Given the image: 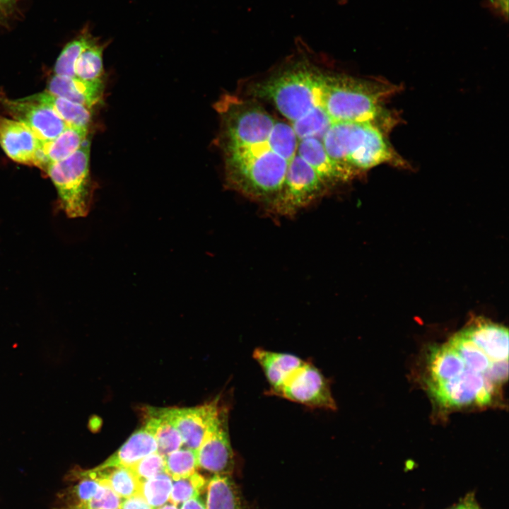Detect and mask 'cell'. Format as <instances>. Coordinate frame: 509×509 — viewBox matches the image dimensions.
<instances>
[{
	"instance_id": "cb8c5ba5",
	"label": "cell",
	"mask_w": 509,
	"mask_h": 509,
	"mask_svg": "<svg viewBox=\"0 0 509 509\" xmlns=\"http://www.w3.org/2000/svg\"><path fill=\"white\" fill-rule=\"evenodd\" d=\"M334 122L330 119L322 106L312 108L308 114L291 122L297 140L315 138L322 141V138Z\"/></svg>"
},
{
	"instance_id": "7a4b0ae2",
	"label": "cell",
	"mask_w": 509,
	"mask_h": 509,
	"mask_svg": "<svg viewBox=\"0 0 509 509\" xmlns=\"http://www.w3.org/2000/svg\"><path fill=\"white\" fill-rule=\"evenodd\" d=\"M388 134L371 122H337L327 130L322 143L329 158L353 179L380 165L409 167Z\"/></svg>"
},
{
	"instance_id": "83f0119b",
	"label": "cell",
	"mask_w": 509,
	"mask_h": 509,
	"mask_svg": "<svg viewBox=\"0 0 509 509\" xmlns=\"http://www.w3.org/2000/svg\"><path fill=\"white\" fill-rule=\"evenodd\" d=\"M172 484V478L163 472L142 482L139 493L153 508H156L169 501Z\"/></svg>"
},
{
	"instance_id": "603a6c76",
	"label": "cell",
	"mask_w": 509,
	"mask_h": 509,
	"mask_svg": "<svg viewBox=\"0 0 509 509\" xmlns=\"http://www.w3.org/2000/svg\"><path fill=\"white\" fill-rule=\"evenodd\" d=\"M103 49L96 38L83 49L75 62L76 78L88 83H103Z\"/></svg>"
},
{
	"instance_id": "44dd1931",
	"label": "cell",
	"mask_w": 509,
	"mask_h": 509,
	"mask_svg": "<svg viewBox=\"0 0 509 509\" xmlns=\"http://www.w3.org/2000/svg\"><path fill=\"white\" fill-rule=\"evenodd\" d=\"M26 98L49 107L68 126L89 128L91 109L87 107L51 94L47 90Z\"/></svg>"
},
{
	"instance_id": "5b68a950",
	"label": "cell",
	"mask_w": 509,
	"mask_h": 509,
	"mask_svg": "<svg viewBox=\"0 0 509 509\" xmlns=\"http://www.w3.org/2000/svg\"><path fill=\"white\" fill-rule=\"evenodd\" d=\"M220 115V146L223 150L268 141L276 120L253 101L225 95L215 105Z\"/></svg>"
},
{
	"instance_id": "6da1fadb",
	"label": "cell",
	"mask_w": 509,
	"mask_h": 509,
	"mask_svg": "<svg viewBox=\"0 0 509 509\" xmlns=\"http://www.w3.org/2000/svg\"><path fill=\"white\" fill-rule=\"evenodd\" d=\"M400 89L383 80L324 74L322 103L334 122H371L389 134L400 117L385 103Z\"/></svg>"
},
{
	"instance_id": "f546056e",
	"label": "cell",
	"mask_w": 509,
	"mask_h": 509,
	"mask_svg": "<svg viewBox=\"0 0 509 509\" xmlns=\"http://www.w3.org/2000/svg\"><path fill=\"white\" fill-rule=\"evenodd\" d=\"M129 468L141 484L158 474L165 472V457L158 452H155L144 457Z\"/></svg>"
},
{
	"instance_id": "e575fe53",
	"label": "cell",
	"mask_w": 509,
	"mask_h": 509,
	"mask_svg": "<svg viewBox=\"0 0 509 509\" xmlns=\"http://www.w3.org/2000/svg\"><path fill=\"white\" fill-rule=\"evenodd\" d=\"M154 509H178V508L176 505H174L170 502L166 503L165 504Z\"/></svg>"
},
{
	"instance_id": "d6986e66",
	"label": "cell",
	"mask_w": 509,
	"mask_h": 509,
	"mask_svg": "<svg viewBox=\"0 0 509 509\" xmlns=\"http://www.w3.org/2000/svg\"><path fill=\"white\" fill-rule=\"evenodd\" d=\"M144 419V426L154 435L158 444L157 452L163 457L183 446L179 431L163 414L161 408H146Z\"/></svg>"
},
{
	"instance_id": "5bb4252c",
	"label": "cell",
	"mask_w": 509,
	"mask_h": 509,
	"mask_svg": "<svg viewBox=\"0 0 509 509\" xmlns=\"http://www.w3.org/2000/svg\"><path fill=\"white\" fill-rule=\"evenodd\" d=\"M88 128L67 126L55 139L41 141L35 166L45 172L49 165L74 153L88 139Z\"/></svg>"
},
{
	"instance_id": "ffe728a7",
	"label": "cell",
	"mask_w": 509,
	"mask_h": 509,
	"mask_svg": "<svg viewBox=\"0 0 509 509\" xmlns=\"http://www.w3.org/2000/svg\"><path fill=\"white\" fill-rule=\"evenodd\" d=\"M81 472L100 484L109 486L121 498H127L139 493L141 483L129 467H95Z\"/></svg>"
},
{
	"instance_id": "d4e9b609",
	"label": "cell",
	"mask_w": 509,
	"mask_h": 509,
	"mask_svg": "<svg viewBox=\"0 0 509 509\" xmlns=\"http://www.w3.org/2000/svg\"><path fill=\"white\" fill-rule=\"evenodd\" d=\"M95 37L88 28H84L62 49L54 66L55 75L75 78V62L83 51Z\"/></svg>"
},
{
	"instance_id": "ba28073f",
	"label": "cell",
	"mask_w": 509,
	"mask_h": 509,
	"mask_svg": "<svg viewBox=\"0 0 509 509\" xmlns=\"http://www.w3.org/2000/svg\"><path fill=\"white\" fill-rule=\"evenodd\" d=\"M310 408L334 410L337 405L327 379L310 363L305 362L274 394Z\"/></svg>"
},
{
	"instance_id": "ac0fdd59",
	"label": "cell",
	"mask_w": 509,
	"mask_h": 509,
	"mask_svg": "<svg viewBox=\"0 0 509 509\" xmlns=\"http://www.w3.org/2000/svg\"><path fill=\"white\" fill-rule=\"evenodd\" d=\"M158 444L153 433L144 425L99 466L130 467L144 457L157 452Z\"/></svg>"
},
{
	"instance_id": "7402d4cb",
	"label": "cell",
	"mask_w": 509,
	"mask_h": 509,
	"mask_svg": "<svg viewBox=\"0 0 509 509\" xmlns=\"http://www.w3.org/2000/svg\"><path fill=\"white\" fill-rule=\"evenodd\" d=\"M206 509H242L238 488L228 474H214L206 488Z\"/></svg>"
},
{
	"instance_id": "30bf717a",
	"label": "cell",
	"mask_w": 509,
	"mask_h": 509,
	"mask_svg": "<svg viewBox=\"0 0 509 509\" xmlns=\"http://www.w3.org/2000/svg\"><path fill=\"white\" fill-rule=\"evenodd\" d=\"M179 431L183 446L197 451L221 414L218 399L189 408H161Z\"/></svg>"
},
{
	"instance_id": "8fae6325",
	"label": "cell",
	"mask_w": 509,
	"mask_h": 509,
	"mask_svg": "<svg viewBox=\"0 0 509 509\" xmlns=\"http://www.w3.org/2000/svg\"><path fill=\"white\" fill-rule=\"evenodd\" d=\"M197 466L214 474H228L234 467L226 413L221 411L217 422L197 451Z\"/></svg>"
},
{
	"instance_id": "9c48e42d",
	"label": "cell",
	"mask_w": 509,
	"mask_h": 509,
	"mask_svg": "<svg viewBox=\"0 0 509 509\" xmlns=\"http://www.w3.org/2000/svg\"><path fill=\"white\" fill-rule=\"evenodd\" d=\"M0 104L14 119L25 124L41 141L58 136L68 126L49 107L28 99H11L0 94Z\"/></svg>"
},
{
	"instance_id": "f1b7e54d",
	"label": "cell",
	"mask_w": 509,
	"mask_h": 509,
	"mask_svg": "<svg viewBox=\"0 0 509 509\" xmlns=\"http://www.w3.org/2000/svg\"><path fill=\"white\" fill-rule=\"evenodd\" d=\"M206 486V480L200 474H194L172 480L169 501L176 505L193 498L199 497Z\"/></svg>"
},
{
	"instance_id": "4dcf8cb0",
	"label": "cell",
	"mask_w": 509,
	"mask_h": 509,
	"mask_svg": "<svg viewBox=\"0 0 509 509\" xmlns=\"http://www.w3.org/2000/svg\"><path fill=\"white\" fill-rule=\"evenodd\" d=\"M25 0H0V25H6L16 18Z\"/></svg>"
},
{
	"instance_id": "2e32d148",
	"label": "cell",
	"mask_w": 509,
	"mask_h": 509,
	"mask_svg": "<svg viewBox=\"0 0 509 509\" xmlns=\"http://www.w3.org/2000/svg\"><path fill=\"white\" fill-rule=\"evenodd\" d=\"M46 90L92 109L102 98L103 83H88L76 77L69 78L54 74L49 80Z\"/></svg>"
},
{
	"instance_id": "4316f807",
	"label": "cell",
	"mask_w": 509,
	"mask_h": 509,
	"mask_svg": "<svg viewBox=\"0 0 509 509\" xmlns=\"http://www.w3.org/2000/svg\"><path fill=\"white\" fill-rule=\"evenodd\" d=\"M165 467L172 480L188 476L198 467L197 452L182 446L165 457Z\"/></svg>"
},
{
	"instance_id": "836d02e7",
	"label": "cell",
	"mask_w": 509,
	"mask_h": 509,
	"mask_svg": "<svg viewBox=\"0 0 509 509\" xmlns=\"http://www.w3.org/2000/svg\"><path fill=\"white\" fill-rule=\"evenodd\" d=\"M180 509H206L204 503L200 497L193 498L184 502Z\"/></svg>"
},
{
	"instance_id": "e0dca14e",
	"label": "cell",
	"mask_w": 509,
	"mask_h": 509,
	"mask_svg": "<svg viewBox=\"0 0 509 509\" xmlns=\"http://www.w3.org/2000/svg\"><path fill=\"white\" fill-rule=\"evenodd\" d=\"M253 358L262 368L272 394L305 362L291 353L274 352L262 348L255 349Z\"/></svg>"
},
{
	"instance_id": "9a60e30c",
	"label": "cell",
	"mask_w": 509,
	"mask_h": 509,
	"mask_svg": "<svg viewBox=\"0 0 509 509\" xmlns=\"http://www.w3.org/2000/svg\"><path fill=\"white\" fill-rule=\"evenodd\" d=\"M493 361H508V331L503 326L479 318L463 329Z\"/></svg>"
},
{
	"instance_id": "7c38bea8",
	"label": "cell",
	"mask_w": 509,
	"mask_h": 509,
	"mask_svg": "<svg viewBox=\"0 0 509 509\" xmlns=\"http://www.w3.org/2000/svg\"><path fill=\"white\" fill-rule=\"evenodd\" d=\"M41 141L22 122L0 115V146L11 160L35 166Z\"/></svg>"
},
{
	"instance_id": "52a82bcc",
	"label": "cell",
	"mask_w": 509,
	"mask_h": 509,
	"mask_svg": "<svg viewBox=\"0 0 509 509\" xmlns=\"http://www.w3.org/2000/svg\"><path fill=\"white\" fill-rule=\"evenodd\" d=\"M329 190L316 171L296 153L279 193L266 209L274 215L292 216Z\"/></svg>"
},
{
	"instance_id": "3957f363",
	"label": "cell",
	"mask_w": 509,
	"mask_h": 509,
	"mask_svg": "<svg viewBox=\"0 0 509 509\" xmlns=\"http://www.w3.org/2000/svg\"><path fill=\"white\" fill-rule=\"evenodd\" d=\"M223 153L227 186L267 207L281 190L289 162L273 152L268 142Z\"/></svg>"
},
{
	"instance_id": "8992f818",
	"label": "cell",
	"mask_w": 509,
	"mask_h": 509,
	"mask_svg": "<svg viewBox=\"0 0 509 509\" xmlns=\"http://www.w3.org/2000/svg\"><path fill=\"white\" fill-rule=\"evenodd\" d=\"M90 140L67 158L49 165L45 173L56 187L59 208L69 218L86 216L90 209L93 185L89 170Z\"/></svg>"
},
{
	"instance_id": "d6a6232c",
	"label": "cell",
	"mask_w": 509,
	"mask_h": 509,
	"mask_svg": "<svg viewBox=\"0 0 509 509\" xmlns=\"http://www.w3.org/2000/svg\"><path fill=\"white\" fill-rule=\"evenodd\" d=\"M448 509H481L476 501L474 493H467L460 501Z\"/></svg>"
},
{
	"instance_id": "1f68e13d",
	"label": "cell",
	"mask_w": 509,
	"mask_h": 509,
	"mask_svg": "<svg viewBox=\"0 0 509 509\" xmlns=\"http://www.w3.org/2000/svg\"><path fill=\"white\" fill-rule=\"evenodd\" d=\"M119 509H154L140 494H136L122 501Z\"/></svg>"
},
{
	"instance_id": "484cf974",
	"label": "cell",
	"mask_w": 509,
	"mask_h": 509,
	"mask_svg": "<svg viewBox=\"0 0 509 509\" xmlns=\"http://www.w3.org/2000/svg\"><path fill=\"white\" fill-rule=\"evenodd\" d=\"M268 143L273 152L288 162L296 153L298 140L292 127L286 122L276 120Z\"/></svg>"
},
{
	"instance_id": "4fadbf2b",
	"label": "cell",
	"mask_w": 509,
	"mask_h": 509,
	"mask_svg": "<svg viewBox=\"0 0 509 509\" xmlns=\"http://www.w3.org/2000/svg\"><path fill=\"white\" fill-rule=\"evenodd\" d=\"M296 153L316 171L330 190L351 180L345 170L329 158L317 139L298 141Z\"/></svg>"
},
{
	"instance_id": "277c9868",
	"label": "cell",
	"mask_w": 509,
	"mask_h": 509,
	"mask_svg": "<svg viewBox=\"0 0 509 509\" xmlns=\"http://www.w3.org/2000/svg\"><path fill=\"white\" fill-rule=\"evenodd\" d=\"M324 75L316 67L300 62L257 83L252 91L255 95L271 101L293 122L312 108L322 106Z\"/></svg>"
}]
</instances>
